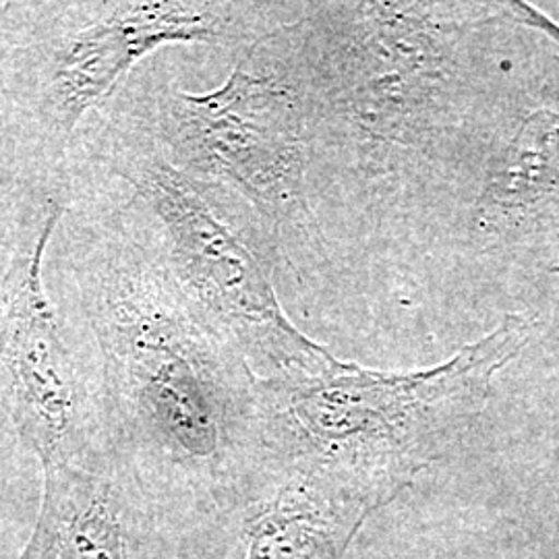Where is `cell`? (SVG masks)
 I'll list each match as a JSON object with an SVG mask.
<instances>
[{
  "label": "cell",
  "instance_id": "1",
  "mask_svg": "<svg viewBox=\"0 0 559 559\" xmlns=\"http://www.w3.org/2000/svg\"><path fill=\"white\" fill-rule=\"evenodd\" d=\"M50 245L55 305L100 360L112 475L216 493L261 471L255 373L185 297L119 182L80 177Z\"/></svg>",
  "mask_w": 559,
  "mask_h": 559
},
{
  "label": "cell",
  "instance_id": "2",
  "mask_svg": "<svg viewBox=\"0 0 559 559\" xmlns=\"http://www.w3.org/2000/svg\"><path fill=\"white\" fill-rule=\"evenodd\" d=\"M510 29L503 2H305L249 50L299 106L316 198L381 212L454 191Z\"/></svg>",
  "mask_w": 559,
  "mask_h": 559
},
{
  "label": "cell",
  "instance_id": "3",
  "mask_svg": "<svg viewBox=\"0 0 559 559\" xmlns=\"http://www.w3.org/2000/svg\"><path fill=\"white\" fill-rule=\"evenodd\" d=\"M539 321L506 313L440 365L378 371L332 355L255 376L263 468L336 483L385 508L445 459L485 413L501 369Z\"/></svg>",
  "mask_w": 559,
  "mask_h": 559
},
{
  "label": "cell",
  "instance_id": "4",
  "mask_svg": "<svg viewBox=\"0 0 559 559\" xmlns=\"http://www.w3.org/2000/svg\"><path fill=\"white\" fill-rule=\"evenodd\" d=\"M295 13L297 4L282 2H4L0 147L71 185L81 129L143 60L170 44H205L237 55Z\"/></svg>",
  "mask_w": 559,
  "mask_h": 559
},
{
  "label": "cell",
  "instance_id": "5",
  "mask_svg": "<svg viewBox=\"0 0 559 559\" xmlns=\"http://www.w3.org/2000/svg\"><path fill=\"white\" fill-rule=\"evenodd\" d=\"M71 168L119 182L185 297L255 376L316 367L332 355L286 316L276 293L278 249L235 193L180 170L104 106L81 129Z\"/></svg>",
  "mask_w": 559,
  "mask_h": 559
},
{
  "label": "cell",
  "instance_id": "6",
  "mask_svg": "<svg viewBox=\"0 0 559 559\" xmlns=\"http://www.w3.org/2000/svg\"><path fill=\"white\" fill-rule=\"evenodd\" d=\"M226 81L193 94L166 55L143 60L104 104L180 170L224 187L263 222L280 258L318 233L313 162L290 90L247 48Z\"/></svg>",
  "mask_w": 559,
  "mask_h": 559
},
{
  "label": "cell",
  "instance_id": "7",
  "mask_svg": "<svg viewBox=\"0 0 559 559\" xmlns=\"http://www.w3.org/2000/svg\"><path fill=\"white\" fill-rule=\"evenodd\" d=\"M452 193L479 258L559 276V50L514 21Z\"/></svg>",
  "mask_w": 559,
  "mask_h": 559
},
{
  "label": "cell",
  "instance_id": "8",
  "mask_svg": "<svg viewBox=\"0 0 559 559\" xmlns=\"http://www.w3.org/2000/svg\"><path fill=\"white\" fill-rule=\"evenodd\" d=\"M48 247L21 263L0 316V413L41 468L110 473L100 360L44 284Z\"/></svg>",
  "mask_w": 559,
  "mask_h": 559
},
{
  "label": "cell",
  "instance_id": "9",
  "mask_svg": "<svg viewBox=\"0 0 559 559\" xmlns=\"http://www.w3.org/2000/svg\"><path fill=\"white\" fill-rule=\"evenodd\" d=\"M381 510L336 483L288 473L245 520V559H346L367 520Z\"/></svg>",
  "mask_w": 559,
  "mask_h": 559
},
{
  "label": "cell",
  "instance_id": "10",
  "mask_svg": "<svg viewBox=\"0 0 559 559\" xmlns=\"http://www.w3.org/2000/svg\"><path fill=\"white\" fill-rule=\"evenodd\" d=\"M34 533L17 559H131L120 480L110 473L41 468Z\"/></svg>",
  "mask_w": 559,
  "mask_h": 559
},
{
  "label": "cell",
  "instance_id": "11",
  "mask_svg": "<svg viewBox=\"0 0 559 559\" xmlns=\"http://www.w3.org/2000/svg\"><path fill=\"white\" fill-rule=\"evenodd\" d=\"M71 189L0 147V316L17 267L50 245Z\"/></svg>",
  "mask_w": 559,
  "mask_h": 559
},
{
  "label": "cell",
  "instance_id": "12",
  "mask_svg": "<svg viewBox=\"0 0 559 559\" xmlns=\"http://www.w3.org/2000/svg\"><path fill=\"white\" fill-rule=\"evenodd\" d=\"M503 11L508 20L514 21L516 25H522L526 29L537 32L540 38L549 41L559 50V23L545 15L535 4L528 2H503Z\"/></svg>",
  "mask_w": 559,
  "mask_h": 559
},
{
  "label": "cell",
  "instance_id": "13",
  "mask_svg": "<svg viewBox=\"0 0 559 559\" xmlns=\"http://www.w3.org/2000/svg\"><path fill=\"white\" fill-rule=\"evenodd\" d=\"M2 7H4V2H0V21H2Z\"/></svg>",
  "mask_w": 559,
  "mask_h": 559
}]
</instances>
